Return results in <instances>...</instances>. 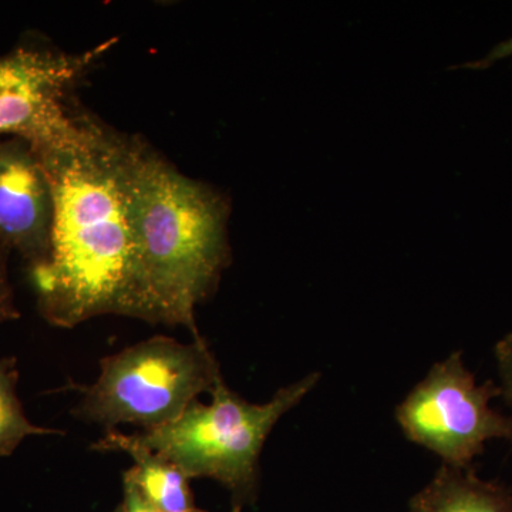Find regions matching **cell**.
<instances>
[{
	"instance_id": "obj_1",
	"label": "cell",
	"mask_w": 512,
	"mask_h": 512,
	"mask_svg": "<svg viewBox=\"0 0 512 512\" xmlns=\"http://www.w3.org/2000/svg\"><path fill=\"white\" fill-rule=\"evenodd\" d=\"M128 137L82 111L72 141L35 150L52 183L55 221L49 259L32 278L39 311L57 328L103 315L144 320L128 221Z\"/></svg>"
},
{
	"instance_id": "obj_2",
	"label": "cell",
	"mask_w": 512,
	"mask_h": 512,
	"mask_svg": "<svg viewBox=\"0 0 512 512\" xmlns=\"http://www.w3.org/2000/svg\"><path fill=\"white\" fill-rule=\"evenodd\" d=\"M127 205L144 320L184 326L201 339L195 308L215 291L231 259L227 200L130 136Z\"/></svg>"
},
{
	"instance_id": "obj_3",
	"label": "cell",
	"mask_w": 512,
	"mask_h": 512,
	"mask_svg": "<svg viewBox=\"0 0 512 512\" xmlns=\"http://www.w3.org/2000/svg\"><path fill=\"white\" fill-rule=\"evenodd\" d=\"M319 373L282 387L269 402L249 403L224 379L210 404L194 402L173 423L138 439L175 464L188 478H211L235 500L251 503L259 481V457L276 423L318 386Z\"/></svg>"
},
{
	"instance_id": "obj_4",
	"label": "cell",
	"mask_w": 512,
	"mask_h": 512,
	"mask_svg": "<svg viewBox=\"0 0 512 512\" xmlns=\"http://www.w3.org/2000/svg\"><path fill=\"white\" fill-rule=\"evenodd\" d=\"M222 380L220 366L204 339L181 343L154 336L100 360V375L80 387L77 419L107 431L136 424L146 431L177 420Z\"/></svg>"
},
{
	"instance_id": "obj_5",
	"label": "cell",
	"mask_w": 512,
	"mask_h": 512,
	"mask_svg": "<svg viewBox=\"0 0 512 512\" xmlns=\"http://www.w3.org/2000/svg\"><path fill=\"white\" fill-rule=\"evenodd\" d=\"M500 396L498 384L477 382L457 350L407 394L397 406L396 420L407 439L437 454L443 464L470 468L488 441L512 444V414L491 406Z\"/></svg>"
},
{
	"instance_id": "obj_6",
	"label": "cell",
	"mask_w": 512,
	"mask_h": 512,
	"mask_svg": "<svg viewBox=\"0 0 512 512\" xmlns=\"http://www.w3.org/2000/svg\"><path fill=\"white\" fill-rule=\"evenodd\" d=\"M111 45L84 53L22 45L0 56V136L22 138L36 151L72 141L82 119L74 90Z\"/></svg>"
},
{
	"instance_id": "obj_7",
	"label": "cell",
	"mask_w": 512,
	"mask_h": 512,
	"mask_svg": "<svg viewBox=\"0 0 512 512\" xmlns=\"http://www.w3.org/2000/svg\"><path fill=\"white\" fill-rule=\"evenodd\" d=\"M55 198L39 154L22 138L0 140V242L30 271L52 251Z\"/></svg>"
},
{
	"instance_id": "obj_8",
	"label": "cell",
	"mask_w": 512,
	"mask_h": 512,
	"mask_svg": "<svg viewBox=\"0 0 512 512\" xmlns=\"http://www.w3.org/2000/svg\"><path fill=\"white\" fill-rule=\"evenodd\" d=\"M97 451H121L134 461V467L124 478L136 485L141 494L160 512H192L197 510L192 500L188 478L167 458L148 448L136 436L107 431L93 446Z\"/></svg>"
},
{
	"instance_id": "obj_9",
	"label": "cell",
	"mask_w": 512,
	"mask_h": 512,
	"mask_svg": "<svg viewBox=\"0 0 512 512\" xmlns=\"http://www.w3.org/2000/svg\"><path fill=\"white\" fill-rule=\"evenodd\" d=\"M409 512H512V490L483 480L473 467L441 464L430 483L413 495Z\"/></svg>"
},
{
	"instance_id": "obj_10",
	"label": "cell",
	"mask_w": 512,
	"mask_h": 512,
	"mask_svg": "<svg viewBox=\"0 0 512 512\" xmlns=\"http://www.w3.org/2000/svg\"><path fill=\"white\" fill-rule=\"evenodd\" d=\"M18 382L15 357H0V457L12 456L26 437L63 434L30 423L16 393Z\"/></svg>"
},
{
	"instance_id": "obj_11",
	"label": "cell",
	"mask_w": 512,
	"mask_h": 512,
	"mask_svg": "<svg viewBox=\"0 0 512 512\" xmlns=\"http://www.w3.org/2000/svg\"><path fill=\"white\" fill-rule=\"evenodd\" d=\"M495 360H497L498 376H500L501 397L512 410V333L498 340L494 348Z\"/></svg>"
},
{
	"instance_id": "obj_12",
	"label": "cell",
	"mask_w": 512,
	"mask_h": 512,
	"mask_svg": "<svg viewBox=\"0 0 512 512\" xmlns=\"http://www.w3.org/2000/svg\"><path fill=\"white\" fill-rule=\"evenodd\" d=\"M9 254V249L0 242V322L20 318V313L15 305V298H13V289L9 281Z\"/></svg>"
},
{
	"instance_id": "obj_13",
	"label": "cell",
	"mask_w": 512,
	"mask_h": 512,
	"mask_svg": "<svg viewBox=\"0 0 512 512\" xmlns=\"http://www.w3.org/2000/svg\"><path fill=\"white\" fill-rule=\"evenodd\" d=\"M123 484L124 500L119 507L121 512H160L130 480L123 477Z\"/></svg>"
},
{
	"instance_id": "obj_14",
	"label": "cell",
	"mask_w": 512,
	"mask_h": 512,
	"mask_svg": "<svg viewBox=\"0 0 512 512\" xmlns=\"http://www.w3.org/2000/svg\"><path fill=\"white\" fill-rule=\"evenodd\" d=\"M508 56H512V37L511 39L500 43V45L495 46L494 49L484 57V59L464 64V66L461 67H467V69H487V67L493 66L494 63H497L498 60L505 59V57Z\"/></svg>"
},
{
	"instance_id": "obj_15",
	"label": "cell",
	"mask_w": 512,
	"mask_h": 512,
	"mask_svg": "<svg viewBox=\"0 0 512 512\" xmlns=\"http://www.w3.org/2000/svg\"><path fill=\"white\" fill-rule=\"evenodd\" d=\"M231 512H241V507L238 505V507H235Z\"/></svg>"
},
{
	"instance_id": "obj_16",
	"label": "cell",
	"mask_w": 512,
	"mask_h": 512,
	"mask_svg": "<svg viewBox=\"0 0 512 512\" xmlns=\"http://www.w3.org/2000/svg\"><path fill=\"white\" fill-rule=\"evenodd\" d=\"M192 512H202V511H201V510H198V508H197V510H195V511H192Z\"/></svg>"
},
{
	"instance_id": "obj_17",
	"label": "cell",
	"mask_w": 512,
	"mask_h": 512,
	"mask_svg": "<svg viewBox=\"0 0 512 512\" xmlns=\"http://www.w3.org/2000/svg\"><path fill=\"white\" fill-rule=\"evenodd\" d=\"M114 512H121V511H120V508H117V510H116V511H114Z\"/></svg>"
}]
</instances>
